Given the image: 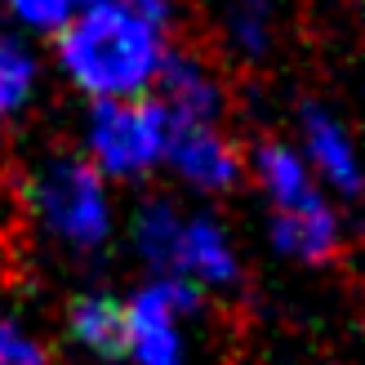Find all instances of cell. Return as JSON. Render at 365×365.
<instances>
[{"label":"cell","mask_w":365,"mask_h":365,"mask_svg":"<svg viewBox=\"0 0 365 365\" xmlns=\"http://www.w3.org/2000/svg\"><path fill=\"white\" fill-rule=\"evenodd\" d=\"M165 36L125 5V0H89L58 27V58L71 81L98 98H134L156 81Z\"/></svg>","instance_id":"obj_1"},{"label":"cell","mask_w":365,"mask_h":365,"mask_svg":"<svg viewBox=\"0 0 365 365\" xmlns=\"http://www.w3.org/2000/svg\"><path fill=\"white\" fill-rule=\"evenodd\" d=\"M170 277H182L192 285H227V281H236L232 241L214 218H205V214L182 218V236H178V254H174Z\"/></svg>","instance_id":"obj_7"},{"label":"cell","mask_w":365,"mask_h":365,"mask_svg":"<svg viewBox=\"0 0 365 365\" xmlns=\"http://www.w3.org/2000/svg\"><path fill=\"white\" fill-rule=\"evenodd\" d=\"M0 365H49V356L18 321H0Z\"/></svg>","instance_id":"obj_14"},{"label":"cell","mask_w":365,"mask_h":365,"mask_svg":"<svg viewBox=\"0 0 365 365\" xmlns=\"http://www.w3.org/2000/svg\"><path fill=\"white\" fill-rule=\"evenodd\" d=\"M200 303V285L160 277L125 303V352L138 365H182L178 317Z\"/></svg>","instance_id":"obj_4"},{"label":"cell","mask_w":365,"mask_h":365,"mask_svg":"<svg viewBox=\"0 0 365 365\" xmlns=\"http://www.w3.org/2000/svg\"><path fill=\"white\" fill-rule=\"evenodd\" d=\"M254 170H259V182L272 200V214H289V210H303V205H317L321 200L307 165L289 148H281V143H263L254 152Z\"/></svg>","instance_id":"obj_9"},{"label":"cell","mask_w":365,"mask_h":365,"mask_svg":"<svg viewBox=\"0 0 365 365\" xmlns=\"http://www.w3.org/2000/svg\"><path fill=\"white\" fill-rule=\"evenodd\" d=\"M89 152L94 170L134 178L148 174L165 152V112L148 94L134 98H98L89 112Z\"/></svg>","instance_id":"obj_3"},{"label":"cell","mask_w":365,"mask_h":365,"mask_svg":"<svg viewBox=\"0 0 365 365\" xmlns=\"http://www.w3.org/2000/svg\"><path fill=\"white\" fill-rule=\"evenodd\" d=\"M31 76H36L31 53L18 45V41H9V36H0V116L18 112V107L27 103Z\"/></svg>","instance_id":"obj_12"},{"label":"cell","mask_w":365,"mask_h":365,"mask_svg":"<svg viewBox=\"0 0 365 365\" xmlns=\"http://www.w3.org/2000/svg\"><path fill=\"white\" fill-rule=\"evenodd\" d=\"M71 339L85 343L98 356H120L125 352V303L112 294H81L71 303Z\"/></svg>","instance_id":"obj_10"},{"label":"cell","mask_w":365,"mask_h":365,"mask_svg":"<svg viewBox=\"0 0 365 365\" xmlns=\"http://www.w3.org/2000/svg\"><path fill=\"white\" fill-rule=\"evenodd\" d=\"M31 200L41 210V223L49 236H58L71 250H98L107 241L112 214H107V192H103V174L89 160L63 156L36 174Z\"/></svg>","instance_id":"obj_2"},{"label":"cell","mask_w":365,"mask_h":365,"mask_svg":"<svg viewBox=\"0 0 365 365\" xmlns=\"http://www.w3.org/2000/svg\"><path fill=\"white\" fill-rule=\"evenodd\" d=\"M156 103L165 120H200V125H214L218 112H223V85L218 76L196 58L192 49H170L160 53V67H156Z\"/></svg>","instance_id":"obj_6"},{"label":"cell","mask_w":365,"mask_h":365,"mask_svg":"<svg viewBox=\"0 0 365 365\" xmlns=\"http://www.w3.org/2000/svg\"><path fill=\"white\" fill-rule=\"evenodd\" d=\"M182 218L170 200H152V205H143L138 223H134V245L138 254L148 259L152 267H160L170 277L174 272V254H178V236H182Z\"/></svg>","instance_id":"obj_11"},{"label":"cell","mask_w":365,"mask_h":365,"mask_svg":"<svg viewBox=\"0 0 365 365\" xmlns=\"http://www.w3.org/2000/svg\"><path fill=\"white\" fill-rule=\"evenodd\" d=\"M303 138H307V156L317 160V170L330 178L343 196H356L361 174H356V156H352V143L343 134V125L330 112H321V107L307 103L303 107Z\"/></svg>","instance_id":"obj_8"},{"label":"cell","mask_w":365,"mask_h":365,"mask_svg":"<svg viewBox=\"0 0 365 365\" xmlns=\"http://www.w3.org/2000/svg\"><path fill=\"white\" fill-rule=\"evenodd\" d=\"M160 156H170V165L205 192H223V187L241 182V152H236L232 138H223L214 125L165 120V152Z\"/></svg>","instance_id":"obj_5"},{"label":"cell","mask_w":365,"mask_h":365,"mask_svg":"<svg viewBox=\"0 0 365 365\" xmlns=\"http://www.w3.org/2000/svg\"><path fill=\"white\" fill-rule=\"evenodd\" d=\"M71 5H76V0H9V9L23 18V23L41 27V31H58L71 18Z\"/></svg>","instance_id":"obj_15"},{"label":"cell","mask_w":365,"mask_h":365,"mask_svg":"<svg viewBox=\"0 0 365 365\" xmlns=\"http://www.w3.org/2000/svg\"><path fill=\"white\" fill-rule=\"evenodd\" d=\"M232 41L241 45L250 58L267 49V0H236L232 9Z\"/></svg>","instance_id":"obj_13"}]
</instances>
